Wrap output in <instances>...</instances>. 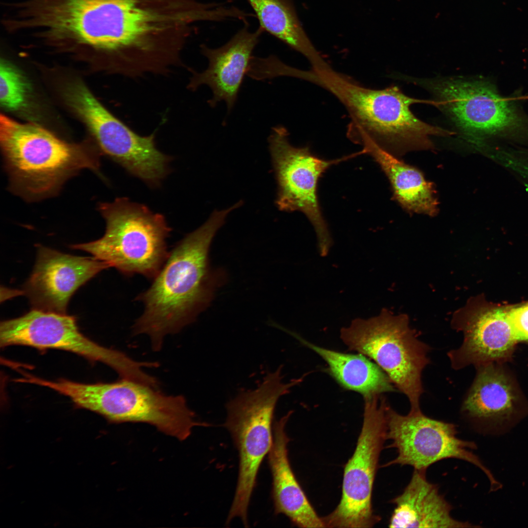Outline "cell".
I'll use <instances>...</instances> for the list:
<instances>
[{
    "label": "cell",
    "instance_id": "cell-1",
    "mask_svg": "<svg viewBox=\"0 0 528 528\" xmlns=\"http://www.w3.org/2000/svg\"><path fill=\"white\" fill-rule=\"evenodd\" d=\"M199 0H66V31L77 44L111 57L122 74L164 71L177 63L196 23Z\"/></svg>",
    "mask_w": 528,
    "mask_h": 528
},
{
    "label": "cell",
    "instance_id": "cell-2",
    "mask_svg": "<svg viewBox=\"0 0 528 528\" xmlns=\"http://www.w3.org/2000/svg\"><path fill=\"white\" fill-rule=\"evenodd\" d=\"M233 208L214 211L200 227L176 243L148 289L136 300L144 310L133 326L134 334H145L153 350L161 348L164 337L179 331L206 309L226 275L212 270L209 251L213 239Z\"/></svg>",
    "mask_w": 528,
    "mask_h": 528
},
{
    "label": "cell",
    "instance_id": "cell-3",
    "mask_svg": "<svg viewBox=\"0 0 528 528\" xmlns=\"http://www.w3.org/2000/svg\"><path fill=\"white\" fill-rule=\"evenodd\" d=\"M313 83L343 104L351 119L348 136L361 145L372 143L389 153L395 148L427 149L433 146L431 136L455 134L416 117L410 107L418 100L396 86L366 88L332 69L316 74Z\"/></svg>",
    "mask_w": 528,
    "mask_h": 528
},
{
    "label": "cell",
    "instance_id": "cell-4",
    "mask_svg": "<svg viewBox=\"0 0 528 528\" xmlns=\"http://www.w3.org/2000/svg\"><path fill=\"white\" fill-rule=\"evenodd\" d=\"M0 143L12 186L27 198L50 195L82 169L101 176L97 152L67 143L36 124L1 114Z\"/></svg>",
    "mask_w": 528,
    "mask_h": 528
},
{
    "label": "cell",
    "instance_id": "cell-5",
    "mask_svg": "<svg viewBox=\"0 0 528 528\" xmlns=\"http://www.w3.org/2000/svg\"><path fill=\"white\" fill-rule=\"evenodd\" d=\"M43 384L110 422L148 423L180 440L187 439L195 426H208L196 420L183 396L167 395L136 381L121 378L113 382L86 384L63 378L44 379Z\"/></svg>",
    "mask_w": 528,
    "mask_h": 528
},
{
    "label": "cell",
    "instance_id": "cell-6",
    "mask_svg": "<svg viewBox=\"0 0 528 528\" xmlns=\"http://www.w3.org/2000/svg\"><path fill=\"white\" fill-rule=\"evenodd\" d=\"M98 209L106 223L103 236L71 247L90 253L125 275L154 279L169 253L166 239L171 229L164 217L126 198L100 203Z\"/></svg>",
    "mask_w": 528,
    "mask_h": 528
},
{
    "label": "cell",
    "instance_id": "cell-7",
    "mask_svg": "<svg viewBox=\"0 0 528 528\" xmlns=\"http://www.w3.org/2000/svg\"><path fill=\"white\" fill-rule=\"evenodd\" d=\"M282 371L267 374L253 390H242L226 404L224 426L230 432L239 455L238 482L227 522L239 518L248 525L247 511L261 463L273 443L272 422L277 401L295 386L284 383Z\"/></svg>",
    "mask_w": 528,
    "mask_h": 528
},
{
    "label": "cell",
    "instance_id": "cell-8",
    "mask_svg": "<svg viewBox=\"0 0 528 528\" xmlns=\"http://www.w3.org/2000/svg\"><path fill=\"white\" fill-rule=\"evenodd\" d=\"M340 338L350 351L364 355L388 375L410 403V412L421 411V376L430 363V347L419 340L406 316L383 309L377 316L357 318L340 330Z\"/></svg>",
    "mask_w": 528,
    "mask_h": 528
},
{
    "label": "cell",
    "instance_id": "cell-9",
    "mask_svg": "<svg viewBox=\"0 0 528 528\" xmlns=\"http://www.w3.org/2000/svg\"><path fill=\"white\" fill-rule=\"evenodd\" d=\"M438 107L473 143L492 137L528 138V116L489 81L458 78L421 80Z\"/></svg>",
    "mask_w": 528,
    "mask_h": 528
},
{
    "label": "cell",
    "instance_id": "cell-10",
    "mask_svg": "<svg viewBox=\"0 0 528 528\" xmlns=\"http://www.w3.org/2000/svg\"><path fill=\"white\" fill-rule=\"evenodd\" d=\"M363 421L353 455L345 465L340 502L322 517L325 528H367L380 520L372 507L374 483L387 438L386 409L381 395L364 398Z\"/></svg>",
    "mask_w": 528,
    "mask_h": 528
},
{
    "label": "cell",
    "instance_id": "cell-11",
    "mask_svg": "<svg viewBox=\"0 0 528 528\" xmlns=\"http://www.w3.org/2000/svg\"><path fill=\"white\" fill-rule=\"evenodd\" d=\"M13 345L66 351L107 365L121 379L143 382L148 378L143 368L149 367V362L136 361L94 342L81 332L76 318L66 313L34 308L20 317L1 321L0 347Z\"/></svg>",
    "mask_w": 528,
    "mask_h": 528
},
{
    "label": "cell",
    "instance_id": "cell-12",
    "mask_svg": "<svg viewBox=\"0 0 528 528\" xmlns=\"http://www.w3.org/2000/svg\"><path fill=\"white\" fill-rule=\"evenodd\" d=\"M66 96L105 154L148 185L160 184L168 174L170 157L157 149L154 134L144 136L134 132L106 109L81 82L71 84Z\"/></svg>",
    "mask_w": 528,
    "mask_h": 528
},
{
    "label": "cell",
    "instance_id": "cell-13",
    "mask_svg": "<svg viewBox=\"0 0 528 528\" xmlns=\"http://www.w3.org/2000/svg\"><path fill=\"white\" fill-rule=\"evenodd\" d=\"M283 126L274 127L268 137L269 150L278 184L276 204L283 211H300L316 232L320 254L325 256L332 245L327 224L317 196L319 178L331 166L365 154L361 151L343 157L325 160L314 155L308 147L290 144Z\"/></svg>",
    "mask_w": 528,
    "mask_h": 528
},
{
    "label": "cell",
    "instance_id": "cell-14",
    "mask_svg": "<svg viewBox=\"0 0 528 528\" xmlns=\"http://www.w3.org/2000/svg\"><path fill=\"white\" fill-rule=\"evenodd\" d=\"M387 438L391 443L386 448L396 449V457L382 466H412L414 469L427 471L433 464L447 459H456L472 464L488 478L491 488L499 486L488 469L473 450L477 445L457 436V426L453 423L429 418L421 411L402 415L388 405L386 409Z\"/></svg>",
    "mask_w": 528,
    "mask_h": 528
},
{
    "label": "cell",
    "instance_id": "cell-15",
    "mask_svg": "<svg viewBox=\"0 0 528 528\" xmlns=\"http://www.w3.org/2000/svg\"><path fill=\"white\" fill-rule=\"evenodd\" d=\"M110 267L94 257L75 256L39 246L32 274L24 286L34 309L66 313L75 291Z\"/></svg>",
    "mask_w": 528,
    "mask_h": 528
},
{
    "label": "cell",
    "instance_id": "cell-16",
    "mask_svg": "<svg viewBox=\"0 0 528 528\" xmlns=\"http://www.w3.org/2000/svg\"><path fill=\"white\" fill-rule=\"evenodd\" d=\"M453 326L463 334L461 346L447 354L455 370L505 359L517 342L508 307L466 306L457 313Z\"/></svg>",
    "mask_w": 528,
    "mask_h": 528
},
{
    "label": "cell",
    "instance_id": "cell-17",
    "mask_svg": "<svg viewBox=\"0 0 528 528\" xmlns=\"http://www.w3.org/2000/svg\"><path fill=\"white\" fill-rule=\"evenodd\" d=\"M261 33V28L251 32L245 27L221 47L213 49L202 45L201 51L208 60V66L202 72H194L188 88L196 90L202 85H207L213 93L212 98L208 101L210 106L215 107L223 101L230 111L237 99Z\"/></svg>",
    "mask_w": 528,
    "mask_h": 528
},
{
    "label": "cell",
    "instance_id": "cell-18",
    "mask_svg": "<svg viewBox=\"0 0 528 528\" xmlns=\"http://www.w3.org/2000/svg\"><path fill=\"white\" fill-rule=\"evenodd\" d=\"M292 413L289 411L273 425V443L268 460L272 478L274 512L286 515L299 528H325L296 479L289 461L287 444L290 439L286 425Z\"/></svg>",
    "mask_w": 528,
    "mask_h": 528
},
{
    "label": "cell",
    "instance_id": "cell-19",
    "mask_svg": "<svg viewBox=\"0 0 528 528\" xmlns=\"http://www.w3.org/2000/svg\"><path fill=\"white\" fill-rule=\"evenodd\" d=\"M391 502L395 507L389 520L390 528L477 527L453 517L452 505L440 493L438 485L428 481L426 471L414 469L402 492Z\"/></svg>",
    "mask_w": 528,
    "mask_h": 528
},
{
    "label": "cell",
    "instance_id": "cell-20",
    "mask_svg": "<svg viewBox=\"0 0 528 528\" xmlns=\"http://www.w3.org/2000/svg\"><path fill=\"white\" fill-rule=\"evenodd\" d=\"M478 367L477 375L463 401L462 413L480 424H498L508 420L517 402L511 381L492 363Z\"/></svg>",
    "mask_w": 528,
    "mask_h": 528
},
{
    "label": "cell",
    "instance_id": "cell-21",
    "mask_svg": "<svg viewBox=\"0 0 528 528\" xmlns=\"http://www.w3.org/2000/svg\"><path fill=\"white\" fill-rule=\"evenodd\" d=\"M363 146L387 176L396 199L404 208L430 216L437 214L438 202L434 188L421 172L374 144Z\"/></svg>",
    "mask_w": 528,
    "mask_h": 528
},
{
    "label": "cell",
    "instance_id": "cell-22",
    "mask_svg": "<svg viewBox=\"0 0 528 528\" xmlns=\"http://www.w3.org/2000/svg\"><path fill=\"white\" fill-rule=\"evenodd\" d=\"M297 338L326 362L329 373L343 388L357 392L364 398L396 391L386 374L364 355L337 352L297 336Z\"/></svg>",
    "mask_w": 528,
    "mask_h": 528
},
{
    "label": "cell",
    "instance_id": "cell-23",
    "mask_svg": "<svg viewBox=\"0 0 528 528\" xmlns=\"http://www.w3.org/2000/svg\"><path fill=\"white\" fill-rule=\"evenodd\" d=\"M261 28L304 55L317 71L331 68L307 37L288 0H247Z\"/></svg>",
    "mask_w": 528,
    "mask_h": 528
},
{
    "label": "cell",
    "instance_id": "cell-24",
    "mask_svg": "<svg viewBox=\"0 0 528 528\" xmlns=\"http://www.w3.org/2000/svg\"><path fill=\"white\" fill-rule=\"evenodd\" d=\"M29 86L26 79L15 66L4 60L0 64V102L4 108L11 110L21 108L24 104Z\"/></svg>",
    "mask_w": 528,
    "mask_h": 528
},
{
    "label": "cell",
    "instance_id": "cell-25",
    "mask_svg": "<svg viewBox=\"0 0 528 528\" xmlns=\"http://www.w3.org/2000/svg\"><path fill=\"white\" fill-rule=\"evenodd\" d=\"M508 309L517 341H528V303L508 307Z\"/></svg>",
    "mask_w": 528,
    "mask_h": 528
}]
</instances>
